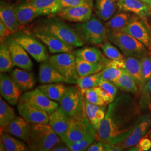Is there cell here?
I'll use <instances>...</instances> for the list:
<instances>
[{
    "instance_id": "obj_15",
    "label": "cell",
    "mask_w": 151,
    "mask_h": 151,
    "mask_svg": "<svg viewBox=\"0 0 151 151\" xmlns=\"http://www.w3.org/2000/svg\"><path fill=\"white\" fill-rule=\"evenodd\" d=\"M48 48L52 54L72 53L74 47L53 35L43 32H30Z\"/></svg>"
},
{
    "instance_id": "obj_42",
    "label": "cell",
    "mask_w": 151,
    "mask_h": 151,
    "mask_svg": "<svg viewBox=\"0 0 151 151\" xmlns=\"http://www.w3.org/2000/svg\"><path fill=\"white\" fill-rule=\"evenodd\" d=\"M123 69L106 67L101 71V77L102 80L111 81L114 83L123 73Z\"/></svg>"
},
{
    "instance_id": "obj_10",
    "label": "cell",
    "mask_w": 151,
    "mask_h": 151,
    "mask_svg": "<svg viewBox=\"0 0 151 151\" xmlns=\"http://www.w3.org/2000/svg\"><path fill=\"white\" fill-rule=\"evenodd\" d=\"M3 41L5 42L11 54L14 66L27 71L32 70L33 63L26 50L19 43L12 34Z\"/></svg>"
},
{
    "instance_id": "obj_29",
    "label": "cell",
    "mask_w": 151,
    "mask_h": 151,
    "mask_svg": "<svg viewBox=\"0 0 151 151\" xmlns=\"http://www.w3.org/2000/svg\"><path fill=\"white\" fill-rule=\"evenodd\" d=\"M129 12L119 11L105 24L108 32L121 31L127 25L133 15Z\"/></svg>"
},
{
    "instance_id": "obj_33",
    "label": "cell",
    "mask_w": 151,
    "mask_h": 151,
    "mask_svg": "<svg viewBox=\"0 0 151 151\" xmlns=\"http://www.w3.org/2000/svg\"><path fill=\"white\" fill-rule=\"evenodd\" d=\"M15 110L2 97L0 98V126L2 131L16 118Z\"/></svg>"
},
{
    "instance_id": "obj_4",
    "label": "cell",
    "mask_w": 151,
    "mask_h": 151,
    "mask_svg": "<svg viewBox=\"0 0 151 151\" xmlns=\"http://www.w3.org/2000/svg\"><path fill=\"white\" fill-rule=\"evenodd\" d=\"M75 29L85 44L100 45L108 39L106 27L95 15L86 22L76 24Z\"/></svg>"
},
{
    "instance_id": "obj_35",
    "label": "cell",
    "mask_w": 151,
    "mask_h": 151,
    "mask_svg": "<svg viewBox=\"0 0 151 151\" xmlns=\"http://www.w3.org/2000/svg\"><path fill=\"white\" fill-rule=\"evenodd\" d=\"M114 83L124 91L132 93H135L138 92V86L135 80L124 69L123 73Z\"/></svg>"
},
{
    "instance_id": "obj_51",
    "label": "cell",
    "mask_w": 151,
    "mask_h": 151,
    "mask_svg": "<svg viewBox=\"0 0 151 151\" xmlns=\"http://www.w3.org/2000/svg\"><path fill=\"white\" fill-rule=\"evenodd\" d=\"M145 2L146 4L151 9V0H140Z\"/></svg>"
},
{
    "instance_id": "obj_25",
    "label": "cell",
    "mask_w": 151,
    "mask_h": 151,
    "mask_svg": "<svg viewBox=\"0 0 151 151\" xmlns=\"http://www.w3.org/2000/svg\"><path fill=\"white\" fill-rule=\"evenodd\" d=\"M76 57L91 63L104 65L106 67L110 60H108L103 55L102 52L95 47H85L78 49L73 52Z\"/></svg>"
},
{
    "instance_id": "obj_26",
    "label": "cell",
    "mask_w": 151,
    "mask_h": 151,
    "mask_svg": "<svg viewBox=\"0 0 151 151\" xmlns=\"http://www.w3.org/2000/svg\"><path fill=\"white\" fill-rule=\"evenodd\" d=\"M85 108L87 118L93 129L96 132L106 115L105 106H100L88 102L85 100Z\"/></svg>"
},
{
    "instance_id": "obj_18",
    "label": "cell",
    "mask_w": 151,
    "mask_h": 151,
    "mask_svg": "<svg viewBox=\"0 0 151 151\" xmlns=\"http://www.w3.org/2000/svg\"><path fill=\"white\" fill-rule=\"evenodd\" d=\"M2 131L28 143L31 135L32 125L22 116H16Z\"/></svg>"
},
{
    "instance_id": "obj_39",
    "label": "cell",
    "mask_w": 151,
    "mask_h": 151,
    "mask_svg": "<svg viewBox=\"0 0 151 151\" xmlns=\"http://www.w3.org/2000/svg\"><path fill=\"white\" fill-rule=\"evenodd\" d=\"M80 90L83 95L84 99L88 102L100 106H105L106 105L96 91L95 87L86 89H80Z\"/></svg>"
},
{
    "instance_id": "obj_3",
    "label": "cell",
    "mask_w": 151,
    "mask_h": 151,
    "mask_svg": "<svg viewBox=\"0 0 151 151\" xmlns=\"http://www.w3.org/2000/svg\"><path fill=\"white\" fill-rule=\"evenodd\" d=\"M62 140L49 124H32V132L28 142L30 150L51 151L55 145Z\"/></svg>"
},
{
    "instance_id": "obj_50",
    "label": "cell",
    "mask_w": 151,
    "mask_h": 151,
    "mask_svg": "<svg viewBox=\"0 0 151 151\" xmlns=\"http://www.w3.org/2000/svg\"><path fill=\"white\" fill-rule=\"evenodd\" d=\"M86 2L88 5L92 7H93V1L92 0H82Z\"/></svg>"
},
{
    "instance_id": "obj_37",
    "label": "cell",
    "mask_w": 151,
    "mask_h": 151,
    "mask_svg": "<svg viewBox=\"0 0 151 151\" xmlns=\"http://www.w3.org/2000/svg\"><path fill=\"white\" fill-rule=\"evenodd\" d=\"M101 81V72H100L91 75L79 77L76 85L80 89H86L99 86Z\"/></svg>"
},
{
    "instance_id": "obj_17",
    "label": "cell",
    "mask_w": 151,
    "mask_h": 151,
    "mask_svg": "<svg viewBox=\"0 0 151 151\" xmlns=\"http://www.w3.org/2000/svg\"><path fill=\"white\" fill-rule=\"evenodd\" d=\"M92 7L88 5L76 6L63 9L57 15L67 21L82 22L88 20L92 16Z\"/></svg>"
},
{
    "instance_id": "obj_9",
    "label": "cell",
    "mask_w": 151,
    "mask_h": 151,
    "mask_svg": "<svg viewBox=\"0 0 151 151\" xmlns=\"http://www.w3.org/2000/svg\"><path fill=\"white\" fill-rule=\"evenodd\" d=\"M89 135L96 136L97 133L88 119L85 111L81 115L70 119L67 133L62 140L68 146Z\"/></svg>"
},
{
    "instance_id": "obj_24",
    "label": "cell",
    "mask_w": 151,
    "mask_h": 151,
    "mask_svg": "<svg viewBox=\"0 0 151 151\" xmlns=\"http://www.w3.org/2000/svg\"><path fill=\"white\" fill-rule=\"evenodd\" d=\"M15 11L17 20L22 26L29 24L37 17L44 16L42 11L30 4L27 1L16 6Z\"/></svg>"
},
{
    "instance_id": "obj_52",
    "label": "cell",
    "mask_w": 151,
    "mask_h": 151,
    "mask_svg": "<svg viewBox=\"0 0 151 151\" xmlns=\"http://www.w3.org/2000/svg\"></svg>"
},
{
    "instance_id": "obj_48",
    "label": "cell",
    "mask_w": 151,
    "mask_h": 151,
    "mask_svg": "<svg viewBox=\"0 0 151 151\" xmlns=\"http://www.w3.org/2000/svg\"><path fill=\"white\" fill-rule=\"evenodd\" d=\"M52 151H70L69 147L67 144L62 140L58 143L55 145L52 148Z\"/></svg>"
},
{
    "instance_id": "obj_34",
    "label": "cell",
    "mask_w": 151,
    "mask_h": 151,
    "mask_svg": "<svg viewBox=\"0 0 151 151\" xmlns=\"http://www.w3.org/2000/svg\"><path fill=\"white\" fill-rule=\"evenodd\" d=\"M1 140L3 142L5 151H28L30 150L25 143L11 136L4 131L1 132Z\"/></svg>"
},
{
    "instance_id": "obj_23",
    "label": "cell",
    "mask_w": 151,
    "mask_h": 151,
    "mask_svg": "<svg viewBox=\"0 0 151 151\" xmlns=\"http://www.w3.org/2000/svg\"><path fill=\"white\" fill-rule=\"evenodd\" d=\"M39 81L42 84L57 82L69 83L68 81L49 63L48 60L41 63L40 65L39 69Z\"/></svg>"
},
{
    "instance_id": "obj_46",
    "label": "cell",
    "mask_w": 151,
    "mask_h": 151,
    "mask_svg": "<svg viewBox=\"0 0 151 151\" xmlns=\"http://www.w3.org/2000/svg\"><path fill=\"white\" fill-rule=\"evenodd\" d=\"M60 1L61 5L63 7V9L68 7L76 6L88 5L86 2H85L82 0H60Z\"/></svg>"
},
{
    "instance_id": "obj_6",
    "label": "cell",
    "mask_w": 151,
    "mask_h": 151,
    "mask_svg": "<svg viewBox=\"0 0 151 151\" xmlns=\"http://www.w3.org/2000/svg\"><path fill=\"white\" fill-rule=\"evenodd\" d=\"M12 34L17 42L37 62L42 63L48 60L49 57L47 48L32 33L20 29Z\"/></svg>"
},
{
    "instance_id": "obj_16",
    "label": "cell",
    "mask_w": 151,
    "mask_h": 151,
    "mask_svg": "<svg viewBox=\"0 0 151 151\" xmlns=\"http://www.w3.org/2000/svg\"><path fill=\"white\" fill-rule=\"evenodd\" d=\"M151 127V114L141 116L140 120L131 134L124 141L120 143L124 149L130 148L137 145L148 132Z\"/></svg>"
},
{
    "instance_id": "obj_49",
    "label": "cell",
    "mask_w": 151,
    "mask_h": 151,
    "mask_svg": "<svg viewBox=\"0 0 151 151\" xmlns=\"http://www.w3.org/2000/svg\"><path fill=\"white\" fill-rule=\"evenodd\" d=\"M143 88L145 90V91L148 92L150 93L151 97V77L148 82L146 83V85L143 87Z\"/></svg>"
},
{
    "instance_id": "obj_12",
    "label": "cell",
    "mask_w": 151,
    "mask_h": 151,
    "mask_svg": "<svg viewBox=\"0 0 151 151\" xmlns=\"http://www.w3.org/2000/svg\"><path fill=\"white\" fill-rule=\"evenodd\" d=\"M22 98L33 107L44 111L49 115L59 108L58 103L49 99L38 87L25 92Z\"/></svg>"
},
{
    "instance_id": "obj_43",
    "label": "cell",
    "mask_w": 151,
    "mask_h": 151,
    "mask_svg": "<svg viewBox=\"0 0 151 151\" xmlns=\"http://www.w3.org/2000/svg\"><path fill=\"white\" fill-rule=\"evenodd\" d=\"M99 86L103 88L104 90L108 92V93L113 97L114 100L116 98L118 94V88L113 82L111 81L102 80L100 83Z\"/></svg>"
},
{
    "instance_id": "obj_45",
    "label": "cell",
    "mask_w": 151,
    "mask_h": 151,
    "mask_svg": "<svg viewBox=\"0 0 151 151\" xmlns=\"http://www.w3.org/2000/svg\"><path fill=\"white\" fill-rule=\"evenodd\" d=\"M95 88L96 91L97 92V93L99 94V95L101 97L106 104H110L114 101L111 96L108 93V92L104 90L103 88L100 86H96L95 87Z\"/></svg>"
},
{
    "instance_id": "obj_11",
    "label": "cell",
    "mask_w": 151,
    "mask_h": 151,
    "mask_svg": "<svg viewBox=\"0 0 151 151\" xmlns=\"http://www.w3.org/2000/svg\"><path fill=\"white\" fill-rule=\"evenodd\" d=\"M122 31L135 38L147 47L151 48V30L140 17L134 14Z\"/></svg>"
},
{
    "instance_id": "obj_38",
    "label": "cell",
    "mask_w": 151,
    "mask_h": 151,
    "mask_svg": "<svg viewBox=\"0 0 151 151\" xmlns=\"http://www.w3.org/2000/svg\"><path fill=\"white\" fill-rule=\"evenodd\" d=\"M103 53L109 60H124L125 56L122 54L116 47H115L111 42L106 40L100 45Z\"/></svg>"
},
{
    "instance_id": "obj_30",
    "label": "cell",
    "mask_w": 151,
    "mask_h": 151,
    "mask_svg": "<svg viewBox=\"0 0 151 151\" xmlns=\"http://www.w3.org/2000/svg\"><path fill=\"white\" fill-rule=\"evenodd\" d=\"M62 83H44L40 85L38 88L49 99L60 103L67 87Z\"/></svg>"
},
{
    "instance_id": "obj_7",
    "label": "cell",
    "mask_w": 151,
    "mask_h": 151,
    "mask_svg": "<svg viewBox=\"0 0 151 151\" xmlns=\"http://www.w3.org/2000/svg\"><path fill=\"white\" fill-rule=\"evenodd\" d=\"M49 62L70 84H77L79 78L76 65V56L72 53H60L49 57Z\"/></svg>"
},
{
    "instance_id": "obj_14",
    "label": "cell",
    "mask_w": 151,
    "mask_h": 151,
    "mask_svg": "<svg viewBox=\"0 0 151 151\" xmlns=\"http://www.w3.org/2000/svg\"><path fill=\"white\" fill-rule=\"evenodd\" d=\"M22 91L16 86L10 76L5 72L0 74V93L7 103L11 105H16L19 102Z\"/></svg>"
},
{
    "instance_id": "obj_32",
    "label": "cell",
    "mask_w": 151,
    "mask_h": 151,
    "mask_svg": "<svg viewBox=\"0 0 151 151\" xmlns=\"http://www.w3.org/2000/svg\"><path fill=\"white\" fill-rule=\"evenodd\" d=\"M76 65L78 77L91 75L100 72L106 68L104 65L95 64L76 57Z\"/></svg>"
},
{
    "instance_id": "obj_1",
    "label": "cell",
    "mask_w": 151,
    "mask_h": 151,
    "mask_svg": "<svg viewBox=\"0 0 151 151\" xmlns=\"http://www.w3.org/2000/svg\"><path fill=\"white\" fill-rule=\"evenodd\" d=\"M140 118L134 98L128 93L121 94L109 104L96 138L109 144L120 143L131 134Z\"/></svg>"
},
{
    "instance_id": "obj_44",
    "label": "cell",
    "mask_w": 151,
    "mask_h": 151,
    "mask_svg": "<svg viewBox=\"0 0 151 151\" xmlns=\"http://www.w3.org/2000/svg\"><path fill=\"white\" fill-rule=\"evenodd\" d=\"M151 149V139L148 138H142L139 143L128 150V151H147Z\"/></svg>"
},
{
    "instance_id": "obj_28",
    "label": "cell",
    "mask_w": 151,
    "mask_h": 151,
    "mask_svg": "<svg viewBox=\"0 0 151 151\" xmlns=\"http://www.w3.org/2000/svg\"><path fill=\"white\" fill-rule=\"evenodd\" d=\"M27 2L42 11L44 16L57 14L63 9L60 0H30Z\"/></svg>"
},
{
    "instance_id": "obj_22",
    "label": "cell",
    "mask_w": 151,
    "mask_h": 151,
    "mask_svg": "<svg viewBox=\"0 0 151 151\" xmlns=\"http://www.w3.org/2000/svg\"><path fill=\"white\" fill-rule=\"evenodd\" d=\"M10 76L22 92L28 91L32 90L35 85V77L30 71L15 68L11 70Z\"/></svg>"
},
{
    "instance_id": "obj_2",
    "label": "cell",
    "mask_w": 151,
    "mask_h": 151,
    "mask_svg": "<svg viewBox=\"0 0 151 151\" xmlns=\"http://www.w3.org/2000/svg\"><path fill=\"white\" fill-rule=\"evenodd\" d=\"M34 32L50 34L70 44L74 48L81 47L85 44L75 29L59 18L49 17L38 22L32 28L30 32Z\"/></svg>"
},
{
    "instance_id": "obj_13",
    "label": "cell",
    "mask_w": 151,
    "mask_h": 151,
    "mask_svg": "<svg viewBox=\"0 0 151 151\" xmlns=\"http://www.w3.org/2000/svg\"><path fill=\"white\" fill-rule=\"evenodd\" d=\"M17 104L20 116L31 124H48L49 115L47 113L33 107L22 98Z\"/></svg>"
},
{
    "instance_id": "obj_40",
    "label": "cell",
    "mask_w": 151,
    "mask_h": 151,
    "mask_svg": "<svg viewBox=\"0 0 151 151\" xmlns=\"http://www.w3.org/2000/svg\"><path fill=\"white\" fill-rule=\"evenodd\" d=\"M96 136L94 135H87L81 140L75 142L68 147L72 151H87V148L96 140Z\"/></svg>"
},
{
    "instance_id": "obj_20",
    "label": "cell",
    "mask_w": 151,
    "mask_h": 151,
    "mask_svg": "<svg viewBox=\"0 0 151 151\" xmlns=\"http://www.w3.org/2000/svg\"><path fill=\"white\" fill-rule=\"evenodd\" d=\"M119 11H127L146 19L151 16V9L140 0H118L117 2Z\"/></svg>"
},
{
    "instance_id": "obj_21",
    "label": "cell",
    "mask_w": 151,
    "mask_h": 151,
    "mask_svg": "<svg viewBox=\"0 0 151 151\" xmlns=\"http://www.w3.org/2000/svg\"><path fill=\"white\" fill-rule=\"evenodd\" d=\"M70 122V118L66 115L60 107L49 114L48 124L61 139L67 134Z\"/></svg>"
},
{
    "instance_id": "obj_31",
    "label": "cell",
    "mask_w": 151,
    "mask_h": 151,
    "mask_svg": "<svg viewBox=\"0 0 151 151\" xmlns=\"http://www.w3.org/2000/svg\"><path fill=\"white\" fill-rule=\"evenodd\" d=\"M139 58L133 57H125L124 60V69L131 77L135 80L137 86L143 88V83L142 78L141 63Z\"/></svg>"
},
{
    "instance_id": "obj_47",
    "label": "cell",
    "mask_w": 151,
    "mask_h": 151,
    "mask_svg": "<svg viewBox=\"0 0 151 151\" xmlns=\"http://www.w3.org/2000/svg\"><path fill=\"white\" fill-rule=\"evenodd\" d=\"M11 32L9 29L6 26L5 24L0 20V38H1V42L3 41L6 38L8 37L10 34H11Z\"/></svg>"
},
{
    "instance_id": "obj_5",
    "label": "cell",
    "mask_w": 151,
    "mask_h": 151,
    "mask_svg": "<svg viewBox=\"0 0 151 151\" xmlns=\"http://www.w3.org/2000/svg\"><path fill=\"white\" fill-rule=\"evenodd\" d=\"M108 39L117 46L125 57L141 59L148 54L145 45L124 31L108 32Z\"/></svg>"
},
{
    "instance_id": "obj_41",
    "label": "cell",
    "mask_w": 151,
    "mask_h": 151,
    "mask_svg": "<svg viewBox=\"0 0 151 151\" xmlns=\"http://www.w3.org/2000/svg\"><path fill=\"white\" fill-rule=\"evenodd\" d=\"M140 60L143 87L151 77V56L148 54L142 57Z\"/></svg>"
},
{
    "instance_id": "obj_19",
    "label": "cell",
    "mask_w": 151,
    "mask_h": 151,
    "mask_svg": "<svg viewBox=\"0 0 151 151\" xmlns=\"http://www.w3.org/2000/svg\"><path fill=\"white\" fill-rule=\"evenodd\" d=\"M16 6L4 1H1L0 19L14 34L21 29L22 25L19 23L16 16Z\"/></svg>"
},
{
    "instance_id": "obj_8",
    "label": "cell",
    "mask_w": 151,
    "mask_h": 151,
    "mask_svg": "<svg viewBox=\"0 0 151 151\" xmlns=\"http://www.w3.org/2000/svg\"><path fill=\"white\" fill-rule=\"evenodd\" d=\"M60 104V108L70 119L85 111V99L78 87H67Z\"/></svg>"
},
{
    "instance_id": "obj_27",
    "label": "cell",
    "mask_w": 151,
    "mask_h": 151,
    "mask_svg": "<svg viewBox=\"0 0 151 151\" xmlns=\"http://www.w3.org/2000/svg\"><path fill=\"white\" fill-rule=\"evenodd\" d=\"M117 0H95L96 14L104 22L108 21L113 16L116 9Z\"/></svg>"
},
{
    "instance_id": "obj_36",
    "label": "cell",
    "mask_w": 151,
    "mask_h": 151,
    "mask_svg": "<svg viewBox=\"0 0 151 151\" xmlns=\"http://www.w3.org/2000/svg\"><path fill=\"white\" fill-rule=\"evenodd\" d=\"M15 67L11 54L4 41L1 42L0 45V71L1 72H11Z\"/></svg>"
}]
</instances>
